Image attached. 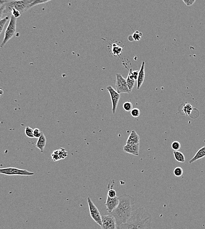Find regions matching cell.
<instances>
[{
  "label": "cell",
  "mask_w": 205,
  "mask_h": 229,
  "mask_svg": "<svg viewBox=\"0 0 205 229\" xmlns=\"http://www.w3.org/2000/svg\"><path fill=\"white\" fill-rule=\"evenodd\" d=\"M119 203L116 208L110 213L116 220V229L122 224L126 223L134 212L135 199L130 195L124 194L119 196Z\"/></svg>",
  "instance_id": "1"
},
{
  "label": "cell",
  "mask_w": 205,
  "mask_h": 229,
  "mask_svg": "<svg viewBox=\"0 0 205 229\" xmlns=\"http://www.w3.org/2000/svg\"><path fill=\"white\" fill-rule=\"evenodd\" d=\"M152 215L144 208H139L134 212L126 223L117 227V229H151Z\"/></svg>",
  "instance_id": "2"
},
{
  "label": "cell",
  "mask_w": 205,
  "mask_h": 229,
  "mask_svg": "<svg viewBox=\"0 0 205 229\" xmlns=\"http://www.w3.org/2000/svg\"><path fill=\"white\" fill-rule=\"evenodd\" d=\"M34 0H1V17L3 14L11 17L13 9L17 10L22 14L30 9V5Z\"/></svg>",
  "instance_id": "3"
},
{
  "label": "cell",
  "mask_w": 205,
  "mask_h": 229,
  "mask_svg": "<svg viewBox=\"0 0 205 229\" xmlns=\"http://www.w3.org/2000/svg\"><path fill=\"white\" fill-rule=\"evenodd\" d=\"M17 18L13 15L10 17V23L4 33V37L3 41L1 44V47L2 48L5 46L10 40L16 33L17 28Z\"/></svg>",
  "instance_id": "4"
},
{
  "label": "cell",
  "mask_w": 205,
  "mask_h": 229,
  "mask_svg": "<svg viewBox=\"0 0 205 229\" xmlns=\"http://www.w3.org/2000/svg\"><path fill=\"white\" fill-rule=\"evenodd\" d=\"M87 201L89 205L91 217L97 224L101 227L102 224V215L100 214L99 210L95 205L90 197H88Z\"/></svg>",
  "instance_id": "5"
},
{
  "label": "cell",
  "mask_w": 205,
  "mask_h": 229,
  "mask_svg": "<svg viewBox=\"0 0 205 229\" xmlns=\"http://www.w3.org/2000/svg\"><path fill=\"white\" fill-rule=\"evenodd\" d=\"M0 173L7 175H24V176H31L34 173L32 172H29L24 169H19L16 167H9L1 168Z\"/></svg>",
  "instance_id": "6"
},
{
  "label": "cell",
  "mask_w": 205,
  "mask_h": 229,
  "mask_svg": "<svg viewBox=\"0 0 205 229\" xmlns=\"http://www.w3.org/2000/svg\"><path fill=\"white\" fill-rule=\"evenodd\" d=\"M116 91L120 94H129L131 92L128 87L127 79L124 78L120 73L116 74Z\"/></svg>",
  "instance_id": "7"
},
{
  "label": "cell",
  "mask_w": 205,
  "mask_h": 229,
  "mask_svg": "<svg viewBox=\"0 0 205 229\" xmlns=\"http://www.w3.org/2000/svg\"><path fill=\"white\" fill-rule=\"evenodd\" d=\"M106 89L108 92L109 93L111 98V102H112V113L115 114L119 102L120 95V94L115 90L111 86H108L106 87Z\"/></svg>",
  "instance_id": "8"
},
{
  "label": "cell",
  "mask_w": 205,
  "mask_h": 229,
  "mask_svg": "<svg viewBox=\"0 0 205 229\" xmlns=\"http://www.w3.org/2000/svg\"><path fill=\"white\" fill-rule=\"evenodd\" d=\"M102 229H116V220L114 216L108 214L107 215L102 216Z\"/></svg>",
  "instance_id": "9"
},
{
  "label": "cell",
  "mask_w": 205,
  "mask_h": 229,
  "mask_svg": "<svg viewBox=\"0 0 205 229\" xmlns=\"http://www.w3.org/2000/svg\"><path fill=\"white\" fill-rule=\"evenodd\" d=\"M119 203V196L111 197L107 196V200L105 202V206L108 213H110L116 208Z\"/></svg>",
  "instance_id": "10"
},
{
  "label": "cell",
  "mask_w": 205,
  "mask_h": 229,
  "mask_svg": "<svg viewBox=\"0 0 205 229\" xmlns=\"http://www.w3.org/2000/svg\"><path fill=\"white\" fill-rule=\"evenodd\" d=\"M123 151L125 153L130 154L134 156H138L139 151V144H127L123 147Z\"/></svg>",
  "instance_id": "11"
},
{
  "label": "cell",
  "mask_w": 205,
  "mask_h": 229,
  "mask_svg": "<svg viewBox=\"0 0 205 229\" xmlns=\"http://www.w3.org/2000/svg\"><path fill=\"white\" fill-rule=\"evenodd\" d=\"M145 62L142 61L140 70L139 71L138 76L137 80V89H139L142 86L145 80Z\"/></svg>",
  "instance_id": "12"
},
{
  "label": "cell",
  "mask_w": 205,
  "mask_h": 229,
  "mask_svg": "<svg viewBox=\"0 0 205 229\" xmlns=\"http://www.w3.org/2000/svg\"><path fill=\"white\" fill-rule=\"evenodd\" d=\"M127 144L137 145L140 144V137L135 130L131 131L127 141Z\"/></svg>",
  "instance_id": "13"
},
{
  "label": "cell",
  "mask_w": 205,
  "mask_h": 229,
  "mask_svg": "<svg viewBox=\"0 0 205 229\" xmlns=\"http://www.w3.org/2000/svg\"><path fill=\"white\" fill-rule=\"evenodd\" d=\"M205 157V145L201 147L198 151L195 154L194 156V157L190 159L189 161V163L192 164L193 162H195L196 161L200 159H203V158Z\"/></svg>",
  "instance_id": "14"
},
{
  "label": "cell",
  "mask_w": 205,
  "mask_h": 229,
  "mask_svg": "<svg viewBox=\"0 0 205 229\" xmlns=\"http://www.w3.org/2000/svg\"><path fill=\"white\" fill-rule=\"evenodd\" d=\"M46 142H47V139H46V137L43 133H42V135L38 138V141L36 143L35 146L40 150L41 152H43L44 148L46 146Z\"/></svg>",
  "instance_id": "15"
},
{
  "label": "cell",
  "mask_w": 205,
  "mask_h": 229,
  "mask_svg": "<svg viewBox=\"0 0 205 229\" xmlns=\"http://www.w3.org/2000/svg\"><path fill=\"white\" fill-rule=\"evenodd\" d=\"M135 79L132 75V69L131 68L129 72L128 76L127 79V84L130 92H131L135 86Z\"/></svg>",
  "instance_id": "16"
},
{
  "label": "cell",
  "mask_w": 205,
  "mask_h": 229,
  "mask_svg": "<svg viewBox=\"0 0 205 229\" xmlns=\"http://www.w3.org/2000/svg\"><path fill=\"white\" fill-rule=\"evenodd\" d=\"M174 158L178 162L184 163L185 161L184 155L179 151H174L173 152Z\"/></svg>",
  "instance_id": "17"
},
{
  "label": "cell",
  "mask_w": 205,
  "mask_h": 229,
  "mask_svg": "<svg viewBox=\"0 0 205 229\" xmlns=\"http://www.w3.org/2000/svg\"><path fill=\"white\" fill-rule=\"evenodd\" d=\"M123 49L116 43H114L112 46V52L115 56H119L122 52Z\"/></svg>",
  "instance_id": "18"
},
{
  "label": "cell",
  "mask_w": 205,
  "mask_h": 229,
  "mask_svg": "<svg viewBox=\"0 0 205 229\" xmlns=\"http://www.w3.org/2000/svg\"><path fill=\"white\" fill-rule=\"evenodd\" d=\"M194 108L190 104H187L183 106V111L184 115L186 116H190V114L192 113Z\"/></svg>",
  "instance_id": "19"
},
{
  "label": "cell",
  "mask_w": 205,
  "mask_h": 229,
  "mask_svg": "<svg viewBox=\"0 0 205 229\" xmlns=\"http://www.w3.org/2000/svg\"><path fill=\"white\" fill-rule=\"evenodd\" d=\"M111 186H112V185H111ZM111 186L110 181L108 185V195L111 197H115L117 196L116 192L115 190L112 189V187H111Z\"/></svg>",
  "instance_id": "20"
},
{
  "label": "cell",
  "mask_w": 205,
  "mask_h": 229,
  "mask_svg": "<svg viewBox=\"0 0 205 229\" xmlns=\"http://www.w3.org/2000/svg\"><path fill=\"white\" fill-rule=\"evenodd\" d=\"M56 151H57V153H58V155L60 158V160L65 159L66 157H67L68 154V152L66 151L64 148H61L59 150H56Z\"/></svg>",
  "instance_id": "21"
},
{
  "label": "cell",
  "mask_w": 205,
  "mask_h": 229,
  "mask_svg": "<svg viewBox=\"0 0 205 229\" xmlns=\"http://www.w3.org/2000/svg\"><path fill=\"white\" fill-rule=\"evenodd\" d=\"M25 133L28 137L29 138H34V130L30 126H26L25 129Z\"/></svg>",
  "instance_id": "22"
},
{
  "label": "cell",
  "mask_w": 205,
  "mask_h": 229,
  "mask_svg": "<svg viewBox=\"0 0 205 229\" xmlns=\"http://www.w3.org/2000/svg\"><path fill=\"white\" fill-rule=\"evenodd\" d=\"M184 173L183 168L180 166L176 167L173 171V174L176 177H179L182 176Z\"/></svg>",
  "instance_id": "23"
},
{
  "label": "cell",
  "mask_w": 205,
  "mask_h": 229,
  "mask_svg": "<svg viewBox=\"0 0 205 229\" xmlns=\"http://www.w3.org/2000/svg\"><path fill=\"white\" fill-rule=\"evenodd\" d=\"M10 17V16H7L3 19H1V20H0V33H1V32H2L3 30L4 29L5 24L9 20Z\"/></svg>",
  "instance_id": "24"
},
{
  "label": "cell",
  "mask_w": 205,
  "mask_h": 229,
  "mask_svg": "<svg viewBox=\"0 0 205 229\" xmlns=\"http://www.w3.org/2000/svg\"><path fill=\"white\" fill-rule=\"evenodd\" d=\"M51 1H52V0H34L30 5V9L34 7L35 5L42 4L46 3Z\"/></svg>",
  "instance_id": "25"
},
{
  "label": "cell",
  "mask_w": 205,
  "mask_h": 229,
  "mask_svg": "<svg viewBox=\"0 0 205 229\" xmlns=\"http://www.w3.org/2000/svg\"><path fill=\"white\" fill-rule=\"evenodd\" d=\"M123 108L127 112H130L133 109V105L129 101L125 102L123 105Z\"/></svg>",
  "instance_id": "26"
},
{
  "label": "cell",
  "mask_w": 205,
  "mask_h": 229,
  "mask_svg": "<svg viewBox=\"0 0 205 229\" xmlns=\"http://www.w3.org/2000/svg\"><path fill=\"white\" fill-rule=\"evenodd\" d=\"M171 147L172 149L174 151H179L181 148V144L178 141H174L171 143Z\"/></svg>",
  "instance_id": "27"
},
{
  "label": "cell",
  "mask_w": 205,
  "mask_h": 229,
  "mask_svg": "<svg viewBox=\"0 0 205 229\" xmlns=\"http://www.w3.org/2000/svg\"><path fill=\"white\" fill-rule=\"evenodd\" d=\"M132 36H133L134 41H139L141 39V37L142 36V33L139 31H136L132 34Z\"/></svg>",
  "instance_id": "28"
},
{
  "label": "cell",
  "mask_w": 205,
  "mask_h": 229,
  "mask_svg": "<svg viewBox=\"0 0 205 229\" xmlns=\"http://www.w3.org/2000/svg\"><path fill=\"white\" fill-rule=\"evenodd\" d=\"M131 116L134 118L138 117L141 114V111L138 108H133L130 111Z\"/></svg>",
  "instance_id": "29"
},
{
  "label": "cell",
  "mask_w": 205,
  "mask_h": 229,
  "mask_svg": "<svg viewBox=\"0 0 205 229\" xmlns=\"http://www.w3.org/2000/svg\"><path fill=\"white\" fill-rule=\"evenodd\" d=\"M42 134V132L38 128H35L34 129V135L35 138H39Z\"/></svg>",
  "instance_id": "30"
},
{
  "label": "cell",
  "mask_w": 205,
  "mask_h": 229,
  "mask_svg": "<svg viewBox=\"0 0 205 229\" xmlns=\"http://www.w3.org/2000/svg\"><path fill=\"white\" fill-rule=\"evenodd\" d=\"M183 1L187 6H190L194 4L196 0H183Z\"/></svg>",
  "instance_id": "31"
},
{
  "label": "cell",
  "mask_w": 205,
  "mask_h": 229,
  "mask_svg": "<svg viewBox=\"0 0 205 229\" xmlns=\"http://www.w3.org/2000/svg\"><path fill=\"white\" fill-rule=\"evenodd\" d=\"M132 75H133V76H134V78L135 79V80H137L138 76L139 71H132Z\"/></svg>",
  "instance_id": "32"
},
{
  "label": "cell",
  "mask_w": 205,
  "mask_h": 229,
  "mask_svg": "<svg viewBox=\"0 0 205 229\" xmlns=\"http://www.w3.org/2000/svg\"><path fill=\"white\" fill-rule=\"evenodd\" d=\"M3 1H5V0H3Z\"/></svg>",
  "instance_id": "33"
}]
</instances>
